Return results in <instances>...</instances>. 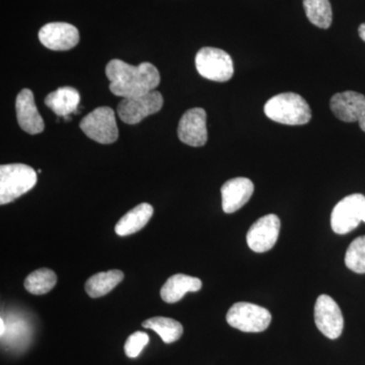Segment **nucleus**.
I'll return each instance as SVG.
<instances>
[{
    "mask_svg": "<svg viewBox=\"0 0 365 365\" xmlns=\"http://www.w3.org/2000/svg\"><path fill=\"white\" fill-rule=\"evenodd\" d=\"M304 11L309 21L321 29L332 25V7L329 0H304Z\"/></svg>",
    "mask_w": 365,
    "mask_h": 365,
    "instance_id": "nucleus-21",
    "label": "nucleus"
},
{
    "mask_svg": "<svg viewBox=\"0 0 365 365\" xmlns=\"http://www.w3.org/2000/svg\"><path fill=\"white\" fill-rule=\"evenodd\" d=\"M16 118L21 129L31 135L42 133L45 129L44 120L38 112L33 91L24 88L16 100Z\"/></svg>",
    "mask_w": 365,
    "mask_h": 365,
    "instance_id": "nucleus-14",
    "label": "nucleus"
},
{
    "mask_svg": "<svg viewBox=\"0 0 365 365\" xmlns=\"http://www.w3.org/2000/svg\"><path fill=\"white\" fill-rule=\"evenodd\" d=\"M197 71L209 81L225 83L234 76V62L228 53L213 47H204L197 53Z\"/></svg>",
    "mask_w": 365,
    "mask_h": 365,
    "instance_id": "nucleus-4",
    "label": "nucleus"
},
{
    "mask_svg": "<svg viewBox=\"0 0 365 365\" xmlns=\"http://www.w3.org/2000/svg\"><path fill=\"white\" fill-rule=\"evenodd\" d=\"M362 222H365V201H364V220Z\"/></svg>",
    "mask_w": 365,
    "mask_h": 365,
    "instance_id": "nucleus-28",
    "label": "nucleus"
},
{
    "mask_svg": "<svg viewBox=\"0 0 365 365\" xmlns=\"http://www.w3.org/2000/svg\"><path fill=\"white\" fill-rule=\"evenodd\" d=\"M110 91L117 97H138L155 91L160 83L157 67L150 62L134 66L120 59H113L106 67Z\"/></svg>",
    "mask_w": 365,
    "mask_h": 365,
    "instance_id": "nucleus-1",
    "label": "nucleus"
},
{
    "mask_svg": "<svg viewBox=\"0 0 365 365\" xmlns=\"http://www.w3.org/2000/svg\"><path fill=\"white\" fill-rule=\"evenodd\" d=\"M269 119L285 125H304L312 119V110L302 96L283 93L274 96L264 107Z\"/></svg>",
    "mask_w": 365,
    "mask_h": 365,
    "instance_id": "nucleus-2",
    "label": "nucleus"
},
{
    "mask_svg": "<svg viewBox=\"0 0 365 365\" xmlns=\"http://www.w3.org/2000/svg\"><path fill=\"white\" fill-rule=\"evenodd\" d=\"M39 40L53 51H67L78 44L79 33L71 24L50 23L41 29Z\"/></svg>",
    "mask_w": 365,
    "mask_h": 365,
    "instance_id": "nucleus-12",
    "label": "nucleus"
},
{
    "mask_svg": "<svg viewBox=\"0 0 365 365\" xmlns=\"http://www.w3.org/2000/svg\"><path fill=\"white\" fill-rule=\"evenodd\" d=\"M143 327L155 331L167 344L176 342L182 337L184 332V328L180 322L174 319L165 318V317H155V318L146 319L143 322Z\"/></svg>",
    "mask_w": 365,
    "mask_h": 365,
    "instance_id": "nucleus-20",
    "label": "nucleus"
},
{
    "mask_svg": "<svg viewBox=\"0 0 365 365\" xmlns=\"http://www.w3.org/2000/svg\"><path fill=\"white\" fill-rule=\"evenodd\" d=\"M254 193V184L248 178L228 180L222 187V209L225 213H234L241 209Z\"/></svg>",
    "mask_w": 365,
    "mask_h": 365,
    "instance_id": "nucleus-15",
    "label": "nucleus"
},
{
    "mask_svg": "<svg viewBox=\"0 0 365 365\" xmlns=\"http://www.w3.org/2000/svg\"><path fill=\"white\" fill-rule=\"evenodd\" d=\"M36 170L24 163L0 167V204H9L20 198L37 184Z\"/></svg>",
    "mask_w": 365,
    "mask_h": 365,
    "instance_id": "nucleus-3",
    "label": "nucleus"
},
{
    "mask_svg": "<svg viewBox=\"0 0 365 365\" xmlns=\"http://www.w3.org/2000/svg\"><path fill=\"white\" fill-rule=\"evenodd\" d=\"M178 136L182 143L199 148L208 140L207 115L202 108H193L182 115L178 126Z\"/></svg>",
    "mask_w": 365,
    "mask_h": 365,
    "instance_id": "nucleus-10",
    "label": "nucleus"
},
{
    "mask_svg": "<svg viewBox=\"0 0 365 365\" xmlns=\"http://www.w3.org/2000/svg\"><path fill=\"white\" fill-rule=\"evenodd\" d=\"M271 319L272 316L268 309L250 302H237L227 314L228 325L246 333L263 332L270 325Z\"/></svg>",
    "mask_w": 365,
    "mask_h": 365,
    "instance_id": "nucleus-5",
    "label": "nucleus"
},
{
    "mask_svg": "<svg viewBox=\"0 0 365 365\" xmlns=\"http://www.w3.org/2000/svg\"><path fill=\"white\" fill-rule=\"evenodd\" d=\"M123 279L124 273L117 269L95 274L86 282V294L93 299L104 297L112 292Z\"/></svg>",
    "mask_w": 365,
    "mask_h": 365,
    "instance_id": "nucleus-19",
    "label": "nucleus"
},
{
    "mask_svg": "<svg viewBox=\"0 0 365 365\" xmlns=\"http://www.w3.org/2000/svg\"><path fill=\"white\" fill-rule=\"evenodd\" d=\"M57 283V275L51 269L41 268L34 271L25 280V288L30 294L42 295L48 294Z\"/></svg>",
    "mask_w": 365,
    "mask_h": 365,
    "instance_id": "nucleus-22",
    "label": "nucleus"
},
{
    "mask_svg": "<svg viewBox=\"0 0 365 365\" xmlns=\"http://www.w3.org/2000/svg\"><path fill=\"white\" fill-rule=\"evenodd\" d=\"M81 130L96 143L111 144L119 136L116 116L110 107H100L93 110L81 121Z\"/></svg>",
    "mask_w": 365,
    "mask_h": 365,
    "instance_id": "nucleus-6",
    "label": "nucleus"
},
{
    "mask_svg": "<svg viewBox=\"0 0 365 365\" xmlns=\"http://www.w3.org/2000/svg\"><path fill=\"white\" fill-rule=\"evenodd\" d=\"M345 264L353 272L365 273V235L356 237L348 247Z\"/></svg>",
    "mask_w": 365,
    "mask_h": 365,
    "instance_id": "nucleus-23",
    "label": "nucleus"
},
{
    "mask_svg": "<svg viewBox=\"0 0 365 365\" xmlns=\"http://www.w3.org/2000/svg\"><path fill=\"white\" fill-rule=\"evenodd\" d=\"M359 126H360V128L362 129V131L365 132V116L364 118H362L361 120H360Z\"/></svg>",
    "mask_w": 365,
    "mask_h": 365,
    "instance_id": "nucleus-26",
    "label": "nucleus"
},
{
    "mask_svg": "<svg viewBox=\"0 0 365 365\" xmlns=\"http://www.w3.org/2000/svg\"><path fill=\"white\" fill-rule=\"evenodd\" d=\"M202 288V281L199 278L175 274L170 276L160 289V297L168 304H175L181 300L188 292H196Z\"/></svg>",
    "mask_w": 365,
    "mask_h": 365,
    "instance_id": "nucleus-16",
    "label": "nucleus"
},
{
    "mask_svg": "<svg viewBox=\"0 0 365 365\" xmlns=\"http://www.w3.org/2000/svg\"><path fill=\"white\" fill-rule=\"evenodd\" d=\"M314 322L319 332L329 339H337L343 332L344 319L337 302L327 294L319 295L314 306Z\"/></svg>",
    "mask_w": 365,
    "mask_h": 365,
    "instance_id": "nucleus-9",
    "label": "nucleus"
},
{
    "mask_svg": "<svg viewBox=\"0 0 365 365\" xmlns=\"http://www.w3.org/2000/svg\"><path fill=\"white\" fill-rule=\"evenodd\" d=\"M280 225L277 215H267L259 218L247 234L249 248L256 253H265L272 249L279 237Z\"/></svg>",
    "mask_w": 365,
    "mask_h": 365,
    "instance_id": "nucleus-11",
    "label": "nucleus"
},
{
    "mask_svg": "<svg viewBox=\"0 0 365 365\" xmlns=\"http://www.w3.org/2000/svg\"><path fill=\"white\" fill-rule=\"evenodd\" d=\"M359 37L361 38L362 41L365 42V23L361 24L359 28Z\"/></svg>",
    "mask_w": 365,
    "mask_h": 365,
    "instance_id": "nucleus-25",
    "label": "nucleus"
},
{
    "mask_svg": "<svg viewBox=\"0 0 365 365\" xmlns=\"http://www.w3.org/2000/svg\"><path fill=\"white\" fill-rule=\"evenodd\" d=\"M0 322H1V325H0L1 327V337H4V332H6V326H4V319H1Z\"/></svg>",
    "mask_w": 365,
    "mask_h": 365,
    "instance_id": "nucleus-27",
    "label": "nucleus"
},
{
    "mask_svg": "<svg viewBox=\"0 0 365 365\" xmlns=\"http://www.w3.org/2000/svg\"><path fill=\"white\" fill-rule=\"evenodd\" d=\"M365 197L351 194L336 204L331 215V227L337 235H346L359 227L364 220Z\"/></svg>",
    "mask_w": 365,
    "mask_h": 365,
    "instance_id": "nucleus-8",
    "label": "nucleus"
},
{
    "mask_svg": "<svg viewBox=\"0 0 365 365\" xmlns=\"http://www.w3.org/2000/svg\"><path fill=\"white\" fill-rule=\"evenodd\" d=\"M330 108L341 121L359 122L365 116V96L352 91L335 93L331 98Z\"/></svg>",
    "mask_w": 365,
    "mask_h": 365,
    "instance_id": "nucleus-13",
    "label": "nucleus"
},
{
    "mask_svg": "<svg viewBox=\"0 0 365 365\" xmlns=\"http://www.w3.org/2000/svg\"><path fill=\"white\" fill-rule=\"evenodd\" d=\"M163 98L160 91H153L138 97L125 98L118 105L117 111L124 123H140L146 117L160 112Z\"/></svg>",
    "mask_w": 365,
    "mask_h": 365,
    "instance_id": "nucleus-7",
    "label": "nucleus"
},
{
    "mask_svg": "<svg viewBox=\"0 0 365 365\" xmlns=\"http://www.w3.org/2000/svg\"><path fill=\"white\" fill-rule=\"evenodd\" d=\"M153 207L148 203H141L131 209L117 222L115 232L120 237L135 234L143 230L153 217Z\"/></svg>",
    "mask_w": 365,
    "mask_h": 365,
    "instance_id": "nucleus-17",
    "label": "nucleus"
},
{
    "mask_svg": "<svg viewBox=\"0 0 365 365\" xmlns=\"http://www.w3.org/2000/svg\"><path fill=\"white\" fill-rule=\"evenodd\" d=\"M150 342V337L148 334L137 331V332L131 334L128 339L125 342L124 350L129 359H136L143 348Z\"/></svg>",
    "mask_w": 365,
    "mask_h": 365,
    "instance_id": "nucleus-24",
    "label": "nucleus"
},
{
    "mask_svg": "<svg viewBox=\"0 0 365 365\" xmlns=\"http://www.w3.org/2000/svg\"><path fill=\"white\" fill-rule=\"evenodd\" d=\"M81 96L74 88L63 86L45 98V105L57 116L67 117L78 109Z\"/></svg>",
    "mask_w": 365,
    "mask_h": 365,
    "instance_id": "nucleus-18",
    "label": "nucleus"
}]
</instances>
